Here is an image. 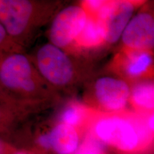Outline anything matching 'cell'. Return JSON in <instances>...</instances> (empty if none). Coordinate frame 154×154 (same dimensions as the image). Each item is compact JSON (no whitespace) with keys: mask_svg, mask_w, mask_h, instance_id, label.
Listing matches in <instances>:
<instances>
[{"mask_svg":"<svg viewBox=\"0 0 154 154\" xmlns=\"http://www.w3.org/2000/svg\"><path fill=\"white\" fill-rule=\"evenodd\" d=\"M94 131L100 141L126 153L144 151L153 143L154 136L148 128L145 116L134 111L116 113L99 112Z\"/></svg>","mask_w":154,"mask_h":154,"instance_id":"obj_1","label":"cell"},{"mask_svg":"<svg viewBox=\"0 0 154 154\" xmlns=\"http://www.w3.org/2000/svg\"><path fill=\"white\" fill-rule=\"evenodd\" d=\"M0 82L4 91L24 102L46 99L51 91V86L47 84L35 65L21 53H10L2 59Z\"/></svg>","mask_w":154,"mask_h":154,"instance_id":"obj_2","label":"cell"},{"mask_svg":"<svg viewBox=\"0 0 154 154\" xmlns=\"http://www.w3.org/2000/svg\"><path fill=\"white\" fill-rule=\"evenodd\" d=\"M38 72L50 86L66 88L77 81V67L64 50L48 43L38 49L35 56Z\"/></svg>","mask_w":154,"mask_h":154,"instance_id":"obj_3","label":"cell"},{"mask_svg":"<svg viewBox=\"0 0 154 154\" xmlns=\"http://www.w3.org/2000/svg\"><path fill=\"white\" fill-rule=\"evenodd\" d=\"M130 84L122 79L103 76L95 81L86 103L97 112L116 113L129 104Z\"/></svg>","mask_w":154,"mask_h":154,"instance_id":"obj_4","label":"cell"},{"mask_svg":"<svg viewBox=\"0 0 154 154\" xmlns=\"http://www.w3.org/2000/svg\"><path fill=\"white\" fill-rule=\"evenodd\" d=\"M37 3L26 0H1V25L12 38H24L39 21Z\"/></svg>","mask_w":154,"mask_h":154,"instance_id":"obj_5","label":"cell"},{"mask_svg":"<svg viewBox=\"0 0 154 154\" xmlns=\"http://www.w3.org/2000/svg\"><path fill=\"white\" fill-rule=\"evenodd\" d=\"M111 70L129 84L154 78V51L121 48L113 58Z\"/></svg>","mask_w":154,"mask_h":154,"instance_id":"obj_6","label":"cell"},{"mask_svg":"<svg viewBox=\"0 0 154 154\" xmlns=\"http://www.w3.org/2000/svg\"><path fill=\"white\" fill-rule=\"evenodd\" d=\"M88 15L82 5H71L56 14L49 32L50 43L66 51L72 49L84 28Z\"/></svg>","mask_w":154,"mask_h":154,"instance_id":"obj_7","label":"cell"},{"mask_svg":"<svg viewBox=\"0 0 154 154\" xmlns=\"http://www.w3.org/2000/svg\"><path fill=\"white\" fill-rule=\"evenodd\" d=\"M145 4L143 1L134 0L107 1L104 8L96 18L104 29L106 44H113L120 39L135 11Z\"/></svg>","mask_w":154,"mask_h":154,"instance_id":"obj_8","label":"cell"},{"mask_svg":"<svg viewBox=\"0 0 154 154\" xmlns=\"http://www.w3.org/2000/svg\"><path fill=\"white\" fill-rule=\"evenodd\" d=\"M121 48L154 51V10L146 4L131 19L121 36Z\"/></svg>","mask_w":154,"mask_h":154,"instance_id":"obj_9","label":"cell"},{"mask_svg":"<svg viewBox=\"0 0 154 154\" xmlns=\"http://www.w3.org/2000/svg\"><path fill=\"white\" fill-rule=\"evenodd\" d=\"M106 44L104 29L97 19L88 17L87 22L76 38L72 50L77 51H88L95 50Z\"/></svg>","mask_w":154,"mask_h":154,"instance_id":"obj_10","label":"cell"},{"mask_svg":"<svg viewBox=\"0 0 154 154\" xmlns=\"http://www.w3.org/2000/svg\"><path fill=\"white\" fill-rule=\"evenodd\" d=\"M51 148L58 154L74 153L79 148L78 133L76 128L60 123L49 133Z\"/></svg>","mask_w":154,"mask_h":154,"instance_id":"obj_11","label":"cell"},{"mask_svg":"<svg viewBox=\"0 0 154 154\" xmlns=\"http://www.w3.org/2000/svg\"><path fill=\"white\" fill-rule=\"evenodd\" d=\"M129 105L134 112L142 116L154 111V81H143L132 84Z\"/></svg>","mask_w":154,"mask_h":154,"instance_id":"obj_12","label":"cell"},{"mask_svg":"<svg viewBox=\"0 0 154 154\" xmlns=\"http://www.w3.org/2000/svg\"><path fill=\"white\" fill-rule=\"evenodd\" d=\"M98 113L99 112L85 103L72 101L69 102L61 111L60 114L61 123L76 128L90 117H95Z\"/></svg>","mask_w":154,"mask_h":154,"instance_id":"obj_13","label":"cell"},{"mask_svg":"<svg viewBox=\"0 0 154 154\" xmlns=\"http://www.w3.org/2000/svg\"><path fill=\"white\" fill-rule=\"evenodd\" d=\"M74 154H103V144L94 136H89Z\"/></svg>","mask_w":154,"mask_h":154,"instance_id":"obj_14","label":"cell"},{"mask_svg":"<svg viewBox=\"0 0 154 154\" xmlns=\"http://www.w3.org/2000/svg\"><path fill=\"white\" fill-rule=\"evenodd\" d=\"M145 119L148 128L154 136V111L149 115L145 116Z\"/></svg>","mask_w":154,"mask_h":154,"instance_id":"obj_15","label":"cell"},{"mask_svg":"<svg viewBox=\"0 0 154 154\" xmlns=\"http://www.w3.org/2000/svg\"><path fill=\"white\" fill-rule=\"evenodd\" d=\"M38 142L42 147L45 148V149H49V148H51L49 134L42 135V136H40L38 139Z\"/></svg>","mask_w":154,"mask_h":154,"instance_id":"obj_16","label":"cell"},{"mask_svg":"<svg viewBox=\"0 0 154 154\" xmlns=\"http://www.w3.org/2000/svg\"><path fill=\"white\" fill-rule=\"evenodd\" d=\"M17 154H24V153H17Z\"/></svg>","mask_w":154,"mask_h":154,"instance_id":"obj_17","label":"cell"}]
</instances>
